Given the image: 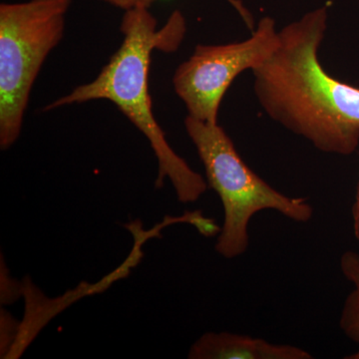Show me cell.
<instances>
[{
  "mask_svg": "<svg viewBox=\"0 0 359 359\" xmlns=\"http://www.w3.org/2000/svg\"><path fill=\"white\" fill-rule=\"evenodd\" d=\"M353 226L354 237L359 242V180L356 189L355 201L353 205Z\"/></svg>",
  "mask_w": 359,
  "mask_h": 359,
  "instance_id": "cell-9",
  "label": "cell"
},
{
  "mask_svg": "<svg viewBox=\"0 0 359 359\" xmlns=\"http://www.w3.org/2000/svg\"><path fill=\"white\" fill-rule=\"evenodd\" d=\"M278 41L275 20L264 16L243 41L197 45L192 55L178 66L172 80L188 116L217 124L222 100L233 80L261 65L276 50Z\"/></svg>",
  "mask_w": 359,
  "mask_h": 359,
  "instance_id": "cell-5",
  "label": "cell"
},
{
  "mask_svg": "<svg viewBox=\"0 0 359 359\" xmlns=\"http://www.w3.org/2000/svg\"><path fill=\"white\" fill-rule=\"evenodd\" d=\"M72 0L0 4V148L18 140L35 80L63 39Z\"/></svg>",
  "mask_w": 359,
  "mask_h": 359,
  "instance_id": "cell-4",
  "label": "cell"
},
{
  "mask_svg": "<svg viewBox=\"0 0 359 359\" xmlns=\"http://www.w3.org/2000/svg\"><path fill=\"white\" fill-rule=\"evenodd\" d=\"M184 124L205 168L208 186L223 204L224 223L215 245L219 256L233 259L247 252L250 222L257 212L271 210L297 223L313 219V208L308 199L278 192L255 173L219 123L187 115Z\"/></svg>",
  "mask_w": 359,
  "mask_h": 359,
  "instance_id": "cell-3",
  "label": "cell"
},
{
  "mask_svg": "<svg viewBox=\"0 0 359 359\" xmlns=\"http://www.w3.org/2000/svg\"><path fill=\"white\" fill-rule=\"evenodd\" d=\"M327 22L323 6L278 30L276 50L252 70L254 92L273 121L320 152L349 156L359 145V88L321 65Z\"/></svg>",
  "mask_w": 359,
  "mask_h": 359,
  "instance_id": "cell-1",
  "label": "cell"
},
{
  "mask_svg": "<svg viewBox=\"0 0 359 359\" xmlns=\"http://www.w3.org/2000/svg\"><path fill=\"white\" fill-rule=\"evenodd\" d=\"M190 359H313V354L302 347L276 344L259 337L205 332L189 351Z\"/></svg>",
  "mask_w": 359,
  "mask_h": 359,
  "instance_id": "cell-6",
  "label": "cell"
},
{
  "mask_svg": "<svg viewBox=\"0 0 359 359\" xmlns=\"http://www.w3.org/2000/svg\"><path fill=\"white\" fill-rule=\"evenodd\" d=\"M120 28L121 46L98 76L45 106L43 112L93 100L114 103L154 151L159 166L156 188H162L165 180L169 179L180 202H197L209 188L207 180L194 171L168 143L153 113L149 94L151 54L155 48L167 52L178 49L185 36V18L181 11H175L167 25L157 29V20L150 8L140 6L124 11Z\"/></svg>",
  "mask_w": 359,
  "mask_h": 359,
  "instance_id": "cell-2",
  "label": "cell"
},
{
  "mask_svg": "<svg viewBox=\"0 0 359 359\" xmlns=\"http://www.w3.org/2000/svg\"><path fill=\"white\" fill-rule=\"evenodd\" d=\"M340 271L353 285V290L347 295L340 313L339 327L347 339L358 346V351L346 359H359V254L346 250L339 259Z\"/></svg>",
  "mask_w": 359,
  "mask_h": 359,
  "instance_id": "cell-7",
  "label": "cell"
},
{
  "mask_svg": "<svg viewBox=\"0 0 359 359\" xmlns=\"http://www.w3.org/2000/svg\"><path fill=\"white\" fill-rule=\"evenodd\" d=\"M98 1L105 2V4H110V6L118 7L122 11H127L130 9L136 8V7L145 6L150 8L152 4L157 0H98ZM228 4H230L233 7L236 11L241 16L243 21H244L245 26L250 30L254 32L255 20L254 16L250 13L249 9L245 7L243 4L242 0H226Z\"/></svg>",
  "mask_w": 359,
  "mask_h": 359,
  "instance_id": "cell-8",
  "label": "cell"
}]
</instances>
